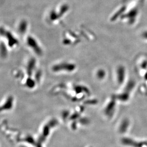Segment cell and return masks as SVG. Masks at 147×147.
Wrapping results in <instances>:
<instances>
[{
  "mask_svg": "<svg viewBox=\"0 0 147 147\" xmlns=\"http://www.w3.org/2000/svg\"><path fill=\"white\" fill-rule=\"evenodd\" d=\"M106 76V73L103 69H100L96 72V76L98 79L102 80Z\"/></svg>",
  "mask_w": 147,
  "mask_h": 147,
  "instance_id": "3",
  "label": "cell"
},
{
  "mask_svg": "<svg viewBox=\"0 0 147 147\" xmlns=\"http://www.w3.org/2000/svg\"><path fill=\"white\" fill-rule=\"evenodd\" d=\"M116 79L117 83L119 84H122L124 81L125 77V69L124 67L120 66L116 69Z\"/></svg>",
  "mask_w": 147,
  "mask_h": 147,
  "instance_id": "1",
  "label": "cell"
},
{
  "mask_svg": "<svg viewBox=\"0 0 147 147\" xmlns=\"http://www.w3.org/2000/svg\"><path fill=\"white\" fill-rule=\"evenodd\" d=\"M28 44L30 46H31L32 48L34 49L36 52L38 53L41 52V51H39V47H37V45L36 43L35 42V41H34V40H33V39H32L31 38H29L28 39Z\"/></svg>",
  "mask_w": 147,
  "mask_h": 147,
  "instance_id": "2",
  "label": "cell"
}]
</instances>
